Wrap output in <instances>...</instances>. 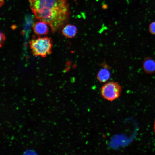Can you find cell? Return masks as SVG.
Returning <instances> with one entry per match:
<instances>
[{
    "label": "cell",
    "instance_id": "cell-1",
    "mask_svg": "<svg viewBox=\"0 0 155 155\" xmlns=\"http://www.w3.org/2000/svg\"><path fill=\"white\" fill-rule=\"evenodd\" d=\"M36 18L49 25L53 33L67 24L71 13L67 0H28Z\"/></svg>",
    "mask_w": 155,
    "mask_h": 155
},
{
    "label": "cell",
    "instance_id": "cell-2",
    "mask_svg": "<svg viewBox=\"0 0 155 155\" xmlns=\"http://www.w3.org/2000/svg\"><path fill=\"white\" fill-rule=\"evenodd\" d=\"M29 44L32 53L35 56L44 57L51 53L52 42L49 38L39 37L31 40Z\"/></svg>",
    "mask_w": 155,
    "mask_h": 155
},
{
    "label": "cell",
    "instance_id": "cell-3",
    "mask_svg": "<svg viewBox=\"0 0 155 155\" xmlns=\"http://www.w3.org/2000/svg\"><path fill=\"white\" fill-rule=\"evenodd\" d=\"M122 89L121 86L118 82H108L102 87L100 90L101 96L104 99L112 102L119 98Z\"/></svg>",
    "mask_w": 155,
    "mask_h": 155
},
{
    "label": "cell",
    "instance_id": "cell-4",
    "mask_svg": "<svg viewBox=\"0 0 155 155\" xmlns=\"http://www.w3.org/2000/svg\"><path fill=\"white\" fill-rule=\"evenodd\" d=\"M142 67L144 72L147 74L155 72V60L150 57H147L143 60Z\"/></svg>",
    "mask_w": 155,
    "mask_h": 155
},
{
    "label": "cell",
    "instance_id": "cell-5",
    "mask_svg": "<svg viewBox=\"0 0 155 155\" xmlns=\"http://www.w3.org/2000/svg\"><path fill=\"white\" fill-rule=\"evenodd\" d=\"M47 24L40 21L35 23L33 26V29L34 33L38 36L45 35L49 32Z\"/></svg>",
    "mask_w": 155,
    "mask_h": 155
},
{
    "label": "cell",
    "instance_id": "cell-6",
    "mask_svg": "<svg viewBox=\"0 0 155 155\" xmlns=\"http://www.w3.org/2000/svg\"><path fill=\"white\" fill-rule=\"evenodd\" d=\"M62 32L66 37L72 38L74 37L77 33V28L74 25L71 24H66L62 28Z\"/></svg>",
    "mask_w": 155,
    "mask_h": 155
},
{
    "label": "cell",
    "instance_id": "cell-7",
    "mask_svg": "<svg viewBox=\"0 0 155 155\" xmlns=\"http://www.w3.org/2000/svg\"><path fill=\"white\" fill-rule=\"evenodd\" d=\"M97 79L101 82H107L110 77V73L107 69L103 68L100 70L97 75Z\"/></svg>",
    "mask_w": 155,
    "mask_h": 155
},
{
    "label": "cell",
    "instance_id": "cell-8",
    "mask_svg": "<svg viewBox=\"0 0 155 155\" xmlns=\"http://www.w3.org/2000/svg\"><path fill=\"white\" fill-rule=\"evenodd\" d=\"M148 29L150 33L155 35V21L152 22L150 24Z\"/></svg>",
    "mask_w": 155,
    "mask_h": 155
},
{
    "label": "cell",
    "instance_id": "cell-9",
    "mask_svg": "<svg viewBox=\"0 0 155 155\" xmlns=\"http://www.w3.org/2000/svg\"><path fill=\"white\" fill-rule=\"evenodd\" d=\"M23 155H37V153L35 150L30 149H27L24 152Z\"/></svg>",
    "mask_w": 155,
    "mask_h": 155
},
{
    "label": "cell",
    "instance_id": "cell-10",
    "mask_svg": "<svg viewBox=\"0 0 155 155\" xmlns=\"http://www.w3.org/2000/svg\"><path fill=\"white\" fill-rule=\"evenodd\" d=\"M5 37L4 34L2 32L0 33V46L3 44L5 40Z\"/></svg>",
    "mask_w": 155,
    "mask_h": 155
},
{
    "label": "cell",
    "instance_id": "cell-11",
    "mask_svg": "<svg viewBox=\"0 0 155 155\" xmlns=\"http://www.w3.org/2000/svg\"><path fill=\"white\" fill-rule=\"evenodd\" d=\"M4 3V0H0V7L2 6Z\"/></svg>",
    "mask_w": 155,
    "mask_h": 155
},
{
    "label": "cell",
    "instance_id": "cell-12",
    "mask_svg": "<svg viewBox=\"0 0 155 155\" xmlns=\"http://www.w3.org/2000/svg\"><path fill=\"white\" fill-rule=\"evenodd\" d=\"M154 133L155 134V120L154 121Z\"/></svg>",
    "mask_w": 155,
    "mask_h": 155
}]
</instances>
